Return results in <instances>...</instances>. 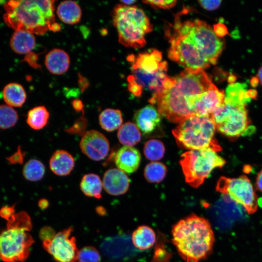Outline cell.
<instances>
[{
    "instance_id": "obj_41",
    "label": "cell",
    "mask_w": 262,
    "mask_h": 262,
    "mask_svg": "<svg viewBox=\"0 0 262 262\" xmlns=\"http://www.w3.org/2000/svg\"><path fill=\"white\" fill-rule=\"evenodd\" d=\"M78 84L81 91H84L89 86V82L87 79L81 74H79Z\"/></svg>"
},
{
    "instance_id": "obj_32",
    "label": "cell",
    "mask_w": 262,
    "mask_h": 262,
    "mask_svg": "<svg viewBox=\"0 0 262 262\" xmlns=\"http://www.w3.org/2000/svg\"><path fill=\"white\" fill-rule=\"evenodd\" d=\"M18 118L16 111L8 105H0V128L7 129L13 127Z\"/></svg>"
},
{
    "instance_id": "obj_18",
    "label": "cell",
    "mask_w": 262,
    "mask_h": 262,
    "mask_svg": "<svg viewBox=\"0 0 262 262\" xmlns=\"http://www.w3.org/2000/svg\"><path fill=\"white\" fill-rule=\"evenodd\" d=\"M114 159L119 169L125 173H132L140 165L141 154L138 149L132 147L124 146L116 152Z\"/></svg>"
},
{
    "instance_id": "obj_19",
    "label": "cell",
    "mask_w": 262,
    "mask_h": 262,
    "mask_svg": "<svg viewBox=\"0 0 262 262\" xmlns=\"http://www.w3.org/2000/svg\"><path fill=\"white\" fill-rule=\"evenodd\" d=\"M45 64L51 73L61 75L65 73L69 68V57L64 50L60 49H54L46 55Z\"/></svg>"
},
{
    "instance_id": "obj_36",
    "label": "cell",
    "mask_w": 262,
    "mask_h": 262,
    "mask_svg": "<svg viewBox=\"0 0 262 262\" xmlns=\"http://www.w3.org/2000/svg\"><path fill=\"white\" fill-rule=\"evenodd\" d=\"M24 156L25 152L19 146L17 151L11 156L6 158V159L10 164H21L23 163Z\"/></svg>"
},
{
    "instance_id": "obj_7",
    "label": "cell",
    "mask_w": 262,
    "mask_h": 262,
    "mask_svg": "<svg viewBox=\"0 0 262 262\" xmlns=\"http://www.w3.org/2000/svg\"><path fill=\"white\" fill-rule=\"evenodd\" d=\"M216 126L212 115H195L182 122L172 131L177 145L190 150L211 148L215 152L222 147L214 137Z\"/></svg>"
},
{
    "instance_id": "obj_39",
    "label": "cell",
    "mask_w": 262,
    "mask_h": 262,
    "mask_svg": "<svg viewBox=\"0 0 262 262\" xmlns=\"http://www.w3.org/2000/svg\"><path fill=\"white\" fill-rule=\"evenodd\" d=\"M198 2L204 9L208 11H213L219 7L221 0H199Z\"/></svg>"
},
{
    "instance_id": "obj_10",
    "label": "cell",
    "mask_w": 262,
    "mask_h": 262,
    "mask_svg": "<svg viewBox=\"0 0 262 262\" xmlns=\"http://www.w3.org/2000/svg\"><path fill=\"white\" fill-rule=\"evenodd\" d=\"M25 229L7 224L0 233V258L5 262H23L29 257L30 248L34 243Z\"/></svg>"
},
{
    "instance_id": "obj_15",
    "label": "cell",
    "mask_w": 262,
    "mask_h": 262,
    "mask_svg": "<svg viewBox=\"0 0 262 262\" xmlns=\"http://www.w3.org/2000/svg\"><path fill=\"white\" fill-rule=\"evenodd\" d=\"M134 120L139 130L144 135H149L160 128L161 115L153 105H148L135 112Z\"/></svg>"
},
{
    "instance_id": "obj_23",
    "label": "cell",
    "mask_w": 262,
    "mask_h": 262,
    "mask_svg": "<svg viewBox=\"0 0 262 262\" xmlns=\"http://www.w3.org/2000/svg\"><path fill=\"white\" fill-rule=\"evenodd\" d=\"M56 13L59 19L68 24L79 22L82 16V10L74 1L66 0L61 2L57 7Z\"/></svg>"
},
{
    "instance_id": "obj_33",
    "label": "cell",
    "mask_w": 262,
    "mask_h": 262,
    "mask_svg": "<svg viewBox=\"0 0 262 262\" xmlns=\"http://www.w3.org/2000/svg\"><path fill=\"white\" fill-rule=\"evenodd\" d=\"M101 260L98 251L93 246H86L79 251V262H99Z\"/></svg>"
},
{
    "instance_id": "obj_3",
    "label": "cell",
    "mask_w": 262,
    "mask_h": 262,
    "mask_svg": "<svg viewBox=\"0 0 262 262\" xmlns=\"http://www.w3.org/2000/svg\"><path fill=\"white\" fill-rule=\"evenodd\" d=\"M255 97L252 90L244 83L231 82L227 87L222 104L212 114L216 129L230 139L250 135L254 132L246 109Z\"/></svg>"
},
{
    "instance_id": "obj_42",
    "label": "cell",
    "mask_w": 262,
    "mask_h": 262,
    "mask_svg": "<svg viewBox=\"0 0 262 262\" xmlns=\"http://www.w3.org/2000/svg\"><path fill=\"white\" fill-rule=\"evenodd\" d=\"M72 106L77 112L83 113V104L82 102L79 99H75L72 101Z\"/></svg>"
},
{
    "instance_id": "obj_8",
    "label": "cell",
    "mask_w": 262,
    "mask_h": 262,
    "mask_svg": "<svg viewBox=\"0 0 262 262\" xmlns=\"http://www.w3.org/2000/svg\"><path fill=\"white\" fill-rule=\"evenodd\" d=\"M113 21L119 43L127 47L139 49L146 43L145 35L153 27L144 11L135 6L117 4L113 12Z\"/></svg>"
},
{
    "instance_id": "obj_40",
    "label": "cell",
    "mask_w": 262,
    "mask_h": 262,
    "mask_svg": "<svg viewBox=\"0 0 262 262\" xmlns=\"http://www.w3.org/2000/svg\"><path fill=\"white\" fill-rule=\"evenodd\" d=\"M37 59L38 57L37 54L33 52L27 54L25 56L26 61H27L31 66L34 68H37L40 66L37 63Z\"/></svg>"
},
{
    "instance_id": "obj_20",
    "label": "cell",
    "mask_w": 262,
    "mask_h": 262,
    "mask_svg": "<svg viewBox=\"0 0 262 262\" xmlns=\"http://www.w3.org/2000/svg\"><path fill=\"white\" fill-rule=\"evenodd\" d=\"M49 167L55 174L64 176L73 170L75 161L73 156L64 150H58L52 155L49 162Z\"/></svg>"
},
{
    "instance_id": "obj_6",
    "label": "cell",
    "mask_w": 262,
    "mask_h": 262,
    "mask_svg": "<svg viewBox=\"0 0 262 262\" xmlns=\"http://www.w3.org/2000/svg\"><path fill=\"white\" fill-rule=\"evenodd\" d=\"M5 23L16 31L41 35L56 22L54 0H9L4 4Z\"/></svg>"
},
{
    "instance_id": "obj_46",
    "label": "cell",
    "mask_w": 262,
    "mask_h": 262,
    "mask_svg": "<svg viewBox=\"0 0 262 262\" xmlns=\"http://www.w3.org/2000/svg\"><path fill=\"white\" fill-rule=\"evenodd\" d=\"M96 212L100 215H103L106 213V210L101 206H98L96 208Z\"/></svg>"
},
{
    "instance_id": "obj_9",
    "label": "cell",
    "mask_w": 262,
    "mask_h": 262,
    "mask_svg": "<svg viewBox=\"0 0 262 262\" xmlns=\"http://www.w3.org/2000/svg\"><path fill=\"white\" fill-rule=\"evenodd\" d=\"M225 163L211 148L190 150L181 155L180 161L186 181L194 188L200 186L214 168L222 167Z\"/></svg>"
},
{
    "instance_id": "obj_48",
    "label": "cell",
    "mask_w": 262,
    "mask_h": 262,
    "mask_svg": "<svg viewBox=\"0 0 262 262\" xmlns=\"http://www.w3.org/2000/svg\"><path fill=\"white\" fill-rule=\"evenodd\" d=\"M121 4L126 5V6H130L132 5V4L136 2V0H121Z\"/></svg>"
},
{
    "instance_id": "obj_43",
    "label": "cell",
    "mask_w": 262,
    "mask_h": 262,
    "mask_svg": "<svg viewBox=\"0 0 262 262\" xmlns=\"http://www.w3.org/2000/svg\"><path fill=\"white\" fill-rule=\"evenodd\" d=\"M214 31L215 33L216 34L219 36L221 37L225 34V33H227V31H225L224 29H226L225 27H224L223 25L217 24L214 25Z\"/></svg>"
},
{
    "instance_id": "obj_11",
    "label": "cell",
    "mask_w": 262,
    "mask_h": 262,
    "mask_svg": "<svg viewBox=\"0 0 262 262\" xmlns=\"http://www.w3.org/2000/svg\"><path fill=\"white\" fill-rule=\"evenodd\" d=\"M216 191L243 207L248 214H253L258 210V196L245 175L235 178L221 177L217 181Z\"/></svg>"
},
{
    "instance_id": "obj_44",
    "label": "cell",
    "mask_w": 262,
    "mask_h": 262,
    "mask_svg": "<svg viewBox=\"0 0 262 262\" xmlns=\"http://www.w3.org/2000/svg\"><path fill=\"white\" fill-rule=\"evenodd\" d=\"M255 185L256 189L262 192V169L257 176Z\"/></svg>"
},
{
    "instance_id": "obj_4",
    "label": "cell",
    "mask_w": 262,
    "mask_h": 262,
    "mask_svg": "<svg viewBox=\"0 0 262 262\" xmlns=\"http://www.w3.org/2000/svg\"><path fill=\"white\" fill-rule=\"evenodd\" d=\"M172 241L185 262H199L212 253L215 237L207 219L195 214L183 218L172 227Z\"/></svg>"
},
{
    "instance_id": "obj_24",
    "label": "cell",
    "mask_w": 262,
    "mask_h": 262,
    "mask_svg": "<svg viewBox=\"0 0 262 262\" xmlns=\"http://www.w3.org/2000/svg\"><path fill=\"white\" fill-rule=\"evenodd\" d=\"M2 95L6 103L11 107H21L26 99L24 89L17 83L7 84L3 88Z\"/></svg>"
},
{
    "instance_id": "obj_28",
    "label": "cell",
    "mask_w": 262,
    "mask_h": 262,
    "mask_svg": "<svg viewBox=\"0 0 262 262\" xmlns=\"http://www.w3.org/2000/svg\"><path fill=\"white\" fill-rule=\"evenodd\" d=\"M49 117V114L46 108L39 106L33 108L28 112L26 121L31 128L38 130L47 125Z\"/></svg>"
},
{
    "instance_id": "obj_17",
    "label": "cell",
    "mask_w": 262,
    "mask_h": 262,
    "mask_svg": "<svg viewBox=\"0 0 262 262\" xmlns=\"http://www.w3.org/2000/svg\"><path fill=\"white\" fill-rule=\"evenodd\" d=\"M128 237L124 235H116L106 237L100 245L103 254L111 260H118L127 257L129 254L130 245Z\"/></svg>"
},
{
    "instance_id": "obj_26",
    "label": "cell",
    "mask_w": 262,
    "mask_h": 262,
    "mask_svg": "<svg viewBox=\"0 0 262 262\" xmlns=\"http://www.w3.org/2000/svg\"><path fill=\"white\" fill-rule=\"evenodd\" d=\"M123 122L121 111L118 109L107 108L99 115V123L101 127L107 131H113L119 128Z\"/></svg>"
},
{
    "instance_id": "obj_1",
    "label": "cell",
    "mask_w": 262,
    "mask_h": 262,
    "mask_svg": "<svg viewBox=\"0 0 262 262\" xmlns=\"http://www.w3.org/2000/svg\"><path fill=\"white\" fill-rule=\"evenodd\" d=\"M166 35L170 43L169 58L185 68L204 70L215 65L224 48L223 40L206 22L182 20L179 14Z\"/></svg>"
},
{
    "instance_id": "obj_38",
    "label": "cell",
    "mask_w": 262,
    "mask_h": 262,
    "mask_svg": "<svg viewBox=\"0 0 262 262\" xmlns=\"http://www.w3.org/2000/svg\"><path fill=\"white\" fill-rule=\"evenodd\" d=\"M15 205L4 206L0 210V216L9 221L15 214Z\"/></svg>"
},
{
    "instance_id": "obj_25",
    "label": "cell",
    "mask_w": 262,
    "mask_h": 262,
    "mask_svg": "<svg viewBox=\"0 0 262 262\" xmlns=\"http://www.w3.org/2000/svg\"><path fill=\"white\" fill-rule=\"evenodd\" d=\"M80 187L85 196L96 198L101 197L102 181L98 175L93 173L84 175L81 180Z\"/></svg>"
},
{
    "instance_id": "obj_2",
    "label": "cell",
    "mask_w": 262,
    "mask_h": 262,
    "mask_svg": "<svg viewBox=\"0 0 262 262\" xmlns=\"http://www.w3.org/2000/svg\"><path fill=\"white\" fill-rule=\"evenodd\" d=\"M213 84L204 70L185 68L178 75L166 78L163 90L156 98L157 110L170 121L180 123L195 115L194 100Z\"/></svg>"
},
{
    "instance_id": "obj_14",
    "label": "cell",
    "mask_w": 262,
    "mask_h": 262,
    "mask_svg": "<svg viewBox=\"0 0 262 262\" xmlns=\"http://www.w3.org/2000/svg\"><path fill=\"white\" fill-rule=\"evenodd\" d=\"M225 92L213 84L207 91L199 95L192 103L195 115H212L223 103Z\"/></svg>"
},
{
    "instance_id": "obj_27",
    "label": "cell",
    "mask_w": 262,
    "mask_h": 262,
    "mask_svg": "<svg viewBox=\"0 0 262 262\" xmlns=\"http://www.w3.org/2000/svg\"><path fill=\"white\" fill-rule=\"evenodd\" d=\"M117 136L119 141L124 146L132 147L141 140V135L137 126L128 122L119 128Z\"/></svg>"
},
{
    "instance_id": "obj_34",
    "label": "cell",
    "mask_w": 262,
    "mask_h": 262,
    "mask_svg": "<svg viewBox=\"0 0 262 262\" xmlns=\"http://www.w3.org/2000/svg\"><path fill=\"white\" fill-rule=\"evenodd\" d=\"M87 126V120L83 116H82L75 121L71 127L66 130V131L70 134L83 136L86 132L85 131Z\"/></svg>"
},
{
    "instance_id": "obj_12",
    "label": "cell",
    "mask_w": 262,
    "mask_h": 262,
    "mask_svg": "<svg viewBox=\"0 0 262 262\" xmlns=\"http://www.w3.org/2000/svg\"><path fill=\"white\" fill-rule=\"evenodd\" d=\"M73 231L70 227L56 233L51 240L43 241V248L57 262H76L79 250L76 240L71 234Z\"/></svg>"
},
{
    "instance_id": "obj_5",
    "label": "cell",
    "mask_w": 262,
    "mask_h": 262,
    "mask_svg": "<svg viewBox=\"0 0 262 262\" xmlns=\"http://www.w3.org/2000/svg\"><path fill=\"white\" fill-rule=\"evenodd\" d=\"M128 61L131 63V74L128 77V89L136 97H140L144 90L151 92L149 99L152 104L163 90V84L168 76L167 63L162 60L161 52L150 49L137 55H130Z\"/></svg>"
},
{
    "instance_id": "obj_29",
    "label": "cell",
    "mask_w": 262,
    "mask_h": 262,
    "mask_svg": "<svg viewBox=\"0 0 262 262\" xmlns=\"http://www.w3.org/2000/svg\"><path fill=\"white\" fill-rule=\"evenodd\" d=\"M22 173L26 180L37 181L43 178L45 173V166L39 160L32 159L24 165Z\"/></svg>"
},
{
    "instance_id": "obj_30",
    "label": "cell",
    "mask_w": 262,
    "mask_h": 262,
    "mask_svg": "<svg viewBox=\"0 0 262 262\" xmlns=\"http://www.w3.org/2000/svg\"><path fill=\"white\" fill-rule=\"evenodd\" d=\"M167 172L166 166L160 162H151L147 164L144 170L146 180L151 183H159L165 178Z\"/></svg>"
},
{
    "instance_id": "obj_13",
    "label": "cell",
    "mask_w": 262,
    "mask_h": 262,
    "mask_svg": "<svg viewBox=\"0 0 262 262\" xmlns=\"http://www.w3.org/2000/svg\"><path fill=\"white\" fill-rule=\"evenodd\" d=\"M80 147L84 154L97 161L105 158L110 150L107 138L100 132L94 130L86 131L82 136Z\"/></svg>"
},
{
    "instance_id": "obj_31",
    "label": "cell",
    "mask_w": 262,
    "mask_h": 262,
    "mask_svg": "<svg viewBox=\"0 0 262 262\" xmlns=\"http://www.w3.org/2000/svg\"><path fill=\"white\" fill-rule=\"evenodd\" d=\"M165 153L164 143L157 139H150L145 143L144 153L145 157L150 161H157L161 159Z\"/></svg>"
},
{
    "instance_id": "obj_22",
    "label": "cell",
    "mask_w": 262,
    "mask_h": 262,
    "mask_svg": "<svg viewBox=\"0 0 262 262\" xmlns=\"http://www.w3.org/2000/svg\"><path fill=\"white\" fill-rule=\"evenodd\" d=\"M156 234L153 229L147 225L140 226L131 235V242L135 248L145 250L150 248L156 240Z\"/></svg>"
},
{
    "instance_id": "obj_37",
    "label": "cell",
    "mask_w": 262,
    "mask_h": 262,
    "mask_svg": "<svg viewBox=\"0 0 262 262\" xmlns=\"http://www.w3.org/2000/svg\"><path fill=\"white\" fill-rule=\"evenodd\" d=\"M55 232L51 227L45 226L40 230L39 237L42 241L51 240L55 236Z\"/></svg>"
},
{
    "instance_id": "obj_16",
    "label": "cell",
    "mask_w": 262,
    "mask_h": 262,
    "mask_svg": "<svg viewBox=\"0 0 262 262\" xmlns=\"http://www.w3.org/2000/svg\"><path fill=\"white\" fill-rule=\"evenodd\" d=\"M130 180L125 173L118 168H111L104 174L102 185L105 191L113 196H119L129 190Z\"/></svg>"
},
{
    "instance_id": "obj_21",
    "label": "cell",
    "mask_w": 262,
    "mask_h": 262,
    "mask_svg": "<svg viewBox=\"0 0 262 262\" xmlns=\"http://www.w3.org/2000/svg\"><path fill=\"white\" fill-rule=\"evenodd\" d=\"M12 49L20 54H28L35 46V38L31 33L26 31H16L10 42Z\"/></svg>"
},
{
    "instance_id": "obj_35",
    "label": "cell",
    "mask_w": 262,
    "mask_h": 262,
    "mask_svg": "<svg viewBox=\"0 0 262 262\" xmlns=\"http://www.w3.org/2000/svg\"><path fill=\"white\" fill-rule=\"evenodd\" d=\"M143 3L148 4L155 9H169L174 7L177 2L176 0H143Z\"/></svg>"
},
{
    "instance_id": "obj_47",
    "label": "cell",
    "mask_w": 262,
    "mask_h": 262,
    "mask_svg": "<svg viewBox=\"0 0 262 262\" xmlns=\"http://www.w3.org/2000/svg\"><path fill=\"white\" fill-rule=\"evenodd\" d=\"M258 81L260 82L261 85H262V66L259 68L257 74Z\"/></svg>"
},
{
    "instance_id": "obj_45",
    "label": "cell",
    "mask_w": 262,
    "mask_h": 262,
    "mask_svg": "<svg viewBox=\"0 0 262 262\" xmlns=\"http://www.w3.org/2000/svg\"><path fill=\"white\" fill-rule=\"evenodd\" d=\"M38 205L41 209L44 210L48 207L49 202L47 199L45 198H42L38 201Z\"/></svg>"
}]
</instances>
